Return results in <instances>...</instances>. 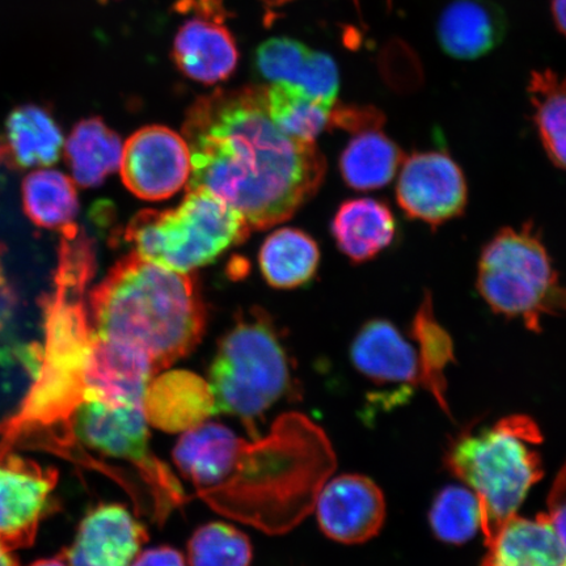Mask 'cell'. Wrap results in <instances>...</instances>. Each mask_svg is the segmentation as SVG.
Here are the masks:
<instances>
[{
    "instance_id": "1",
    "label": "cell",
    "mask_w": 566,
    "mask_h": 566,
    "mask_svg": "<svg viewBox=\"0 0 566 566\" xmlns=\"http://www.w3.org/2000/svg\"><path fill=\"white\" fill-rule=\"evenodd\" d=\"M172 458L197 497L268 534L306 518L336 469L327 434L300 413L282 415L271 433L252 442L222 423L203 422L180 437Z\"/></svg>"
},
{
    "instance_id": "2",
    "label": "cell",
    "mask_w": 566,
    "mask_h": 566,
    "mask_svg": "<svg viewBox=\"0 0 566 566\" xmlns=\"http://www.w3.org/2000/svg\"><path fill=\"white\" fill-rule=\"evenodd\" d=\"M188 189L203 188L264 230L286 221L321 188L325 159L315 142L286 136L269 116L266 90L218 91L189 109Z\"/></svg>"
},
{
    "instance_id": "3",
    "label": "cell",
    "mask_w": 566,
    "mask_h": 566,
    "mask_svg": "<svg viewBox=\"0 0 566 566\" xmlns=\"http://www.w3.org/2000/svg\"><path fill=\"white\" fill-rule=\"evenodd\" d=\"M88 314L98 336L144 352L157 374L192 353L207 327L193 279L137 253L119 260L92 292Z\"/></svg>"
},
{
    "instance_id": "4",
    "label": "cell",
    "mask_w": 566,
    "mask_h": 566,
    "mask_svg": "<svg viewBox=\"0 0 566 566\" xmlns=\"http://www.w3.org/2000/svg\"><path fill=\"white\" fill-rule=\"evenodd\" d=\"M542 442L537 423L515 415L479 433L460 434L451 443L446 464L476 494L485 543L516 515L531 488L542 480Z\"/></svg>"
},
{
    "instance_id": "5",
    "label": "cell",
    "mask_w": 566,
    "mask_h": 566,
    "mask_svg": "<svg viewBox=\"0 0 566 566\" xmlns=\"http://www.w3.org/2000/svg\"><path fill=\"white\" fill-rule=\"evenodd\" d=\"M209 384L216 413L237 417L248 434L259 438V421L294 391L292 360L263 311L239 316L221 338L210 365Z\"/></svg>"
},
{
    "instance_id": "6",
    "label": "cell",
    "mask_w": 566,
    "mask_h": 566,
    "mask_svg": "<svg viewBox=\"0 0 566 566\" xmlns=\"http://www.w3.org/2000/svg\"><path fill=\"white\" fill-rule=\"evenodd\" d=\"M92 328L81 302L53 300L46 304V345L41 374L19 412L0 423V451L12 450L21 438L39 429L60 427L71 437V417L84 401V363Z\"/></svg>"
},
{
    "instance_id": "7",
    "label": "cell",
    "mask_w": 566,
    "mask_h": 566,
    "mask_svg": "<svg viewBox=\"0 0 566 566\" xmlns=\"http://www.w3.org/2000/svg\"><path fill=\"white\" fill-rule=\"evenodd\" d=\"M476 287L494 314L533 332L543 317L566 315V285L534 222L502 229L484 245Z\"/></svg>"
},
{
    "instance_id": "8",
    "label": "cell",
    "mask_w": 566,
    "mask_h": 566,
    "mask_svg": "<svg viewBox=\"0 0 566 566\" xmlns=\"http://www.w3.org/2000/svg\"><path fill=\"white\" fill-rule=\"evenodd\" d=\"M250 229L244 217L222 198L193 188L175 210L138 212L125 230V240L142 259L189 273L243 243Z\"/></svg>"
},
{
    "instance_id": "9",
    "label": "cell",
    "mask_w": 566,
    "mask_h": 566,
    "mask_svg": "<svg viewBox=\"0 0 566 566\" xmlns=\"http://www.w3.org/2000/svg\"><path fill=\"white\" fill-rule=\"evenodd\" d=\"M71 429L87 448L136 464L168 502L181 501V488L172 473L151 454L150 430L142 406L83 401L71 417Z\"/></svg>"
},
{
    "instance_id": "10",
    "label": "cell",
    "mask_w": 566,
    "mask_h": 566,
    "mask_svg": "<svg viewBox=\"0 0 566 566\" xmlns=\"http://www.w3.org/2000/svg\"><path fill=\"white\" fill-rule=\"evenodd\" d=\"M396 201L409 219L436 229L463 214L469 187L448 153H413L399 169Z\"/></svg>"
},
{
    "instance_id": "11",
    "label": "cell",
    "mask_w": 566,
    "mask_h": 566,
    "mask_svg": "<svg viewBox=\"0 0 566 566\" xmlns=\"http://www.w3.org/2000/svg\"><path fill=\"white\" fill-rule=\"evenodd\" d=\"M59 472L15 454L0 451V544L10 551L31 547Z\"/></svg>"
},
{
    "instance_id": "12",
    "label": "cell",
    "mask_w": 566,
    "mask_h": 566,
    "mask_svg": "<svg viewBox=\"0 0 566 566\" xmlns=\"http://www.w3.org/2000/svg\"><path fill=\"white\" fill-rule=\"evenodd\" d=\"M122 176L132 193L163 201L186 186L192 166L186 139L165 126H147L127 139Z\"/></svg>"
},
{
    "instance_id": "13",
    "label": "cell",
    "mask_w": 566,
    "mask_h": 566,
    "mask_svg": "<svg viewBox=\"0 0 566 566\" xmlns=\"http://www.w3.org/2000/svg\"><path fill=\"white\" fill-rule=\"evenodd\" d=\"M315 506L324 535L343 544L369 542L387 515L384 492L371 479L356 473L327 481Z\"/></svg>"
},
{
    "instance_id": "14",
    "label": "cell",
    "mask_w": 566,
    "mask_h": 566,
    "mask_svg": "<svg viewBox=\"0 0 566 566\" xmlns=\"http://www.w3.org/2000/svg\"><path fill=\"white\" fill-rule=\"evenodd\" d=\"M155 373L150 358L134 346L98 336L94 329L84 363V401L142 406Z\"/></svg>"
},
{
    "instance_id": "15",
    "label": "cell",
    "mask_w": 566,
    "mask_h": 566,
    "mask_svg": "<svg viewBox=\"0 0 566 566\" xmlns=\"http://www.w3.org/2000/svg\"><path fill=\"white\" fill-rule=\"evenodd\" d=\"M147 541L146 527L124 505L103 504L84 516L62 557L69 566H132Z\"/></svg>"
},
{
    "instance_id": "16",
    "label": "cell",
    "mask_w": 566,
    "mask_h": 566,
    "mask_svg": "<svg viewBox=\"0 0 566 566\" xmlns=\"http://www.w3.org/2000/svg\"><path fill=\"white\" fill-rule=\"evenodd\" d=\"M142 409L148 424L165 433H186L216 413L211 386L187 370L160 371L148 381Z\"/></svg>"
},
{
    "instance_id": "17",
    "label": "cell",
    "mask_w": 566,
    "mask_h": 566,
    "mask_svg": "<svg viewBox=\"0 0 566 566\" xmlns=\"http://www.w3.org/2000/svg\"><path fill=\"white\" fill-rule=\"evenodd\" d=\"M354 367L379 385L423 386L419 352L391 322L374 318L352 344Z\"/></svg>"
},
{
    "instance_id": "18",
    "label": "cell",
    "mask_w": 566,
    "mask_h": 566,
    "mask_svg": "<svg viewBox=\"0 0 566 566\" xmlns=\"http://www.w3.org/2000/svg\"><path fill=\"white\" fill-rule=\"evenodd\" d=\"M505 30L504 13L497 6L488 0H454L442 12L438 39L446 53L471 61L492 52Z\"/></svg>"
},
{
    "instance_id": "19",
    "label": "cell",
    "mask_w": 566,
    "mask_h": 566,
    "mask_svg": "<svg viewBox=\"0 0 566 566\" xmlns=\"http://www.w3.org/2000/svg\"><path fill=\"white\" fill-rule=\"evenodd\" d=\"M481 566H566V551L547 513L514 515L492 539Z\"/></svg>"
},
{
    "instance_id": "20",
    "label": "cell",
    "mask_w": 566,
    "mask_h": 566,
    "mask_svg": "<svg viewBox=\"0 0 566 566\" xmlns=\"http://www.w3.org/2000/svg\"><path fill=\"white\" fill-rule=\"evenodd\" d=\"M172 55L181 73L203 84L228 80L238 65L235 41L214 20L195 19L184 24L176 34Z\"/></svg>"
},
{
    "instance_id": "21",
    "label": "cell",
    "mask_w": 566,
    "mask_h": 566,
    "mask_svg": "<svg viewBox=\"0 0 566 566\" xmlns=\"http://www.w3.org/2000/svg\"><path fill=\"white\" fill-rule=\"evenodd\" d=\"M332 233L338 250L353 263H366L391 247L398 223L388 205L374 198H356L338 208Z\"/></svg>"
},
{
    "instance_id": "22",
    "label": "cell",
    "mask_w": 566,
    "mask_h": 566,
    "mask_svg": "<svg viewBox=\"0 0 566 566\" xmlns=\"http://www.w3.org/2000/svg\"><path fill=\"white\" fill-rule=\"evenodd\" d=\"M405 161V153L381 129L354 134L339 158L346 186L369 192L388 186Z\"/></svg>"
},
{
    "instance_id": "23",
    "label": "cell",
    "mask_w": 566,
    "mask_h": 566,
    "mask_svg": "<svg viewBox=\"0 0 566 566\" xmlns=\"http://www.w3.org/2000/svg\"><path fill=\"white\" fill-rule=\"evenodd\" d=\"M66 157L77 186L95 188L122 166V139L102 118L83 119L71 133Z\"/></svg>"
},
{
    "instance_id": "24",
    "label": "cell",
    "mask_w": 566,
    "mask_h": 566,
    "mask_svg": "<svg viewBox=\"0 0 566 566\" xmlns=\"http://www.w3.org/2000/svg\"><path fill=\"white\" fill-rule=\"evenodd\" d=\"M321 251L313 238L296 229H281L261 247L259 263L269 285L294 289L315 277Z\"/></svg>"
},
{
    "instance_id": "25",
    "label": "cell",
    "mask_w": 566,
    "mask_h": 566,
    "mask_svg": "<svg viewBox=\"0 0 566 566\" xmlns=\"http://www.w3.org/2000/svg\"><path fill=\"white\" fill-rule=\"evenodd\" d=\"M6 129L19 167H49L60 160L65 139L54 118L40 106L23 105L12 111Z\"/></svg>"
},
{
    "instance_id": "26",
    "label": "cell",
    "mask_w": 566,
    "mask_h": 566,
    "mask_svg": "<svg viewBox=\"0 0 566 566\" xmlns=\"http://www.w3.org/2000/svg\"><path fill=\"white\" fill-rule=\"evenodd\" d=\"M527 92L544 150L566 171V74L534 71Z\"/></svg>"
},
{
    "instance_id": "27",
    "label": "cell",
    "mask_w": 566,
    "mask_h": 566,
    "mask_svg": "<svg viewBox=\"0 0 566 566\" xmlns=\"http://www.w3.org/2000/svg\"><path fill=\"white\" fill-rule=\"evenodd\" d=\"M23 205L34 224L51 230L66 229L80 211L73 181L59 171L28 175L23 182Z\"/></svg>"
},
{
    "instance_id": "28",
    "label": "cell",
    "mask_w": 566,
    "mask_h": 566,
    "mask_svg": "<svg viewBox=\"0 0 566 566\" xmlns=\"http://www.w3.org/2000/svg\"><path fill=\"white\" fill-rule=\"evenodd\" d=\"M269 116L286 136L302 142H315L329 125L331 106L308 97L293 84L273 83L266 90Z\"/></svg>"
},
{
    "instance_id": "29",
    "label": "cell",
    "mask_w": 566,
    "mask_h": 566,
    "mask_svg": "<svg viewBox=\"0 0 566 566\" xmlns=\"http://www.w3.org/2000/svg\"><path fill=\"white\" fill-rule=\"evenodd\" d=\"M410 332L419 344L423 386L431 388L436 398L444 405L442 395L444 388L443 371L446 366L454 358V346H452L451 336L437 321L433 296L430 293L423 295L412 325H410Z\"/></svg>"
},
{
    "instance_id": "30",
    "label": "cell",
    "mask_w": 566,
    "mask_h": 566,
    "mask_svg": "<svg viewBox=\"0 0 566 566\" xmlns=\"http://www.w3.org/2000/svg\"><path fill=\"white\" fill-rule=\"evenodd\" d=\"M252 558L251 541L228 523H207L188 542L190 566H251Z\"/></svg>"
},
{
    "instance_id": "31",
    "label": "cell",
    "mask_w": 566,
    "mask_h": 566,
    "mask_svg": "<svg viewBox=\"0 0 566 566\" xmlns=\"http://www.w3.org/2000/svg\"><path fill=\"white\" fill-rule=\"evenodd\" d=\"M429 520L438 539L457 546L469 542L481 525L476 494L462 486L444 488L430 509Z\"/></svg>"
},
{
    "instance_id": "32",
    "label": "cell",
    "mask_w": 566,
    "mask_h": 566,
    "mask_svg": "<svg viewBox=\"0 0 566 566\" xmlns=\"http://www.w3.org/2000/svg\"><path fill=\"white\" fill-rule=\"evenodd\" d=\"M311 53L313 51L300 41L275 38L259 46L254 54V65L266 81L298 86Z\"/></svg>"
},
{
    "instance_id": "33",
    "label": "cell",
    "mask_w": 566,
    "mask_h": 566,
    "mask_svg": "<svg viewBox=\"0 0 566 566\" xmlns=\"http://www.w3.org/2000/svg\"><path fill=\"white\" fill-rule=\"evenodd\" d=\"M329 125L352 134L381 129L385 115L371 105H335L331 111Z\"/></svg>"
},
{
    "instance_id": "34",
    "label": "cell",
    "mask_w": 566,
    "mask_h": 566,
    "mask_svg": "<svg viewBox=\"0 0 566 566\" xmlns=\"http://www.w3.org/2000/svg\"><path fill=\"white\" fill-rule=\"evenodd\" d=\"M547 515L566 551V463L555 479L547 500Z\"/></svg>"
},
{
    "instance_id": "35",
    "label": "cell",
    "mask_w": 566,
    "mask_h": 566,
    "mask_svg": "<svg viewBox=\"0 0 566 566\" xmlns=\"http://www.w3.org/2000/svg\"><path fill=\"white\" fill-rule=\"evenodd\" d=\"M132 566H187V563L181 552L172 547L160 546L140 552Z\"/></svg>"
},
{
    "instance_id": "36",
    "label": "cell",
    "mask_w": 566,
    "mask_h": 566,
    "mask_svg": "<svg viewBox=\"0 0 566 566\" xmlns=\"http://www.w3.org/2000/svg\"><path fill=\"white\" fill-rule=\"evenodd\" d=\"M180 11H197L207 19L221 23L226 17L223 0H179L177 2Z\"/></svg>"
},
{
    "instance_id": "37",
    "label": "cell",
    "mask_w": 566,
    "mask_h": 566,
    "mask_svg": "<svg viewBox=\"0 0 566 566\" xmlns=\"http://www.w3.org/2000/svg\"><path fill=\"white\" fill-rule=\"evenodd\" d=\"M552 15H554L557 30L566 38V0H552Z\"/></svg>"
},
{
    "instance_id": "38",
    "label": "cell",
    "mask_w": 566,
    "mask_h": 566,
    "mask_svg": "<svg viewBox=\"0 0 566 566\" xmlns=\"http://www.w3.org/2000/svg\"><path fill=\"white\" fill-rule=\"evenodd\" d=\"M0 566H19L15 556L12 555V551L7 549L0 544Z\"/></svg>"
},
{
    "instance_id": "39",
    "label": "cell",
    "mask_w": 566,
    "mask_h": 566,
    "mask_svg": "<svg viewBox=\"0 0 566 566\" xmlns=\"http://www.w3.org/2000/svg\"><path fill=\"white\" fill-rule=\"evenodd\" d=\"M31 566H69L65 558L62 556L55 558H45V560H39L33 563Z\"/></svg>"
},
{
    "instance_id": "40",
    "label": "cell",
    "mask_w": 566,
    "mask_h": 566,
    "mask_svg": "<svg viewBox=\"0 0 566 566\" xmlns=\"http://www.w3.org/2000/svg\"><path fill=\"white\" fill-rule=\"evenodd\" d=\"M272 2H274V3H281V2H283V0H272Z\"/></svg>"
},
{
    "instance_id": "41",
    "label": "cell",
    "mask_w": 566,
    "mask_h": 566,
    "mask_svg": "<svg viewBox=\"0 0 566 566\" xmlns=\"http://www.w3.org/2000/svg\"><path fill=\"white\" fill-rule=\"evenodd\" d=\"M2 153H3V150H2V148H0V154H2Z\"/></svg>"
}]
</instances>
